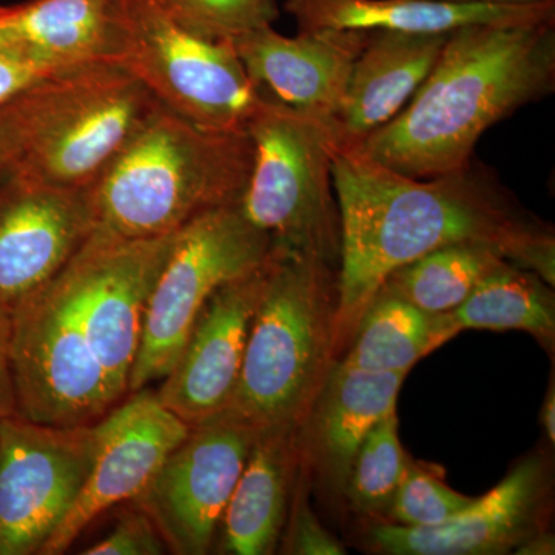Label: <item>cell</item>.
I'll return each mask as SVG.
<instances>
[{"label":"cell","instance_id":"1","mask_svg":"<svg viewBox=\"0 0 555 555\" xmlns=\"http://www.w3.org/2000/svg\"><path fill=\"white\" fill-rule=\"evenodd\" d=\"M332 178L341 224L337 352L393 270L449 244H489L509 264L554 286L553 232L474 163L411 178L335 147Z\"/></svg>","mask_w":555,"mask_h":555},{"label":"cell","instance_id":"2","mask_svg":"<svg viewBox=\"0 0 555 555\" xmlns=\"http://www.w3.org/2000/svg\"><path fill=\"white\" fill-rule=\"evenodd\" d=\"M554 89L555 20L456 28L411 101L350 152L411 178L462 170L486 130Z\"/></svg>","mask_w":555,"mask_h":555},{"label":"cell","instance_id":"3","mask_svg":"<svg viewBox=\"0 0 555 555\" xmlns=\"http://www.w3.org/2000/svg\"><path fill=\"white\" fill-rule=\"evenodd\" d=\"M251 166L247 131L203 129L160 107L91 185L94 229L127 240L178 232L240 204Z\"/></svg>","mask_w":555,"mask_h":555},{"label":"cell","instance_id":"4","mask_svg":"<svg viewBox=\"0 0 555 555\" xmlns=\"http://www.w3.org/2000/svg\"><path fill=\"white\" fill-rule=\"evenodd\" d=\"M337 309V268L272 250L225 414L257 433L298 429L334 364Z\"/></svg>","mask_w":555,"mask_h":555},{"label":"cell","instance_id":"5","mask_svg":"<svg viewBox=\"0 0 555 555\" xmlns=\"http://www.w3.org/2000/svg\"><path fill=\"white\" fill-rule=\"evenodd\" d=\"M163 107L116 62L61 69L2 105L14 173L87 190Z\"/></svg>","mask_w":555,"mask_h":555},{"label":"cell","instance_id":"6","mask_svg":"<svg viewBox=\"0 0 555 555\" xmlns=\"http://www.w3.org/2000/svg\"><path fill=\"white\" fill-rule=\"evenodd\" d=\"M254 166L240 208L272 250L310 255L338 269L341 224L331 131L262 93L247 124Z\"/></svg>","mask_w":555,"mask_h":555},{"label":"cell","instance_id":"7","mask_svg":"<svg viewBox=\"0 0 555 555\" xmlns=\"http://www.w3.org/2000/svg\"><path fill=\"white\" fill-rule=\"evenodd\" d=\"M116 64L163 107L203 129L247 131L261 101L232 42L185 30L159 0H129Z\"/></svg>","mask_w":555,"mask_h":555},{"label":"cell","instance_id":"8","mask_svg":"<svg viewBox=\"0 0 555 555\" xmlns=\"http://www.w3.org/2000/svg\"><path fill=\"white\" fill-rule=\"evenodd\" d=\"M270 255L268 233L244 217L240 204L204 211L179 229L150 297L129 393L166 377L207 299Z\"/></svg>","mask_w":555,"mask_h":555},{"label":"cell","instance_id":"9","mask_svg":"<svg viewBox=\"0 0 555 555\" xmlns=\"http://www.w3.org/2000/svg\"><path fill=\"white\" fill-rule=\"evenodd\" d=\"M10 358L17 415L40 425H94L124 400L61 273L11 313Z\"/></svg>","mask_w":555,"mask_h":555},{"label":"cell","instance_id":"10","mask_svg":"<svg viewBox=\"0 0 555 555\" xmlns=\"http://www.w3.org/2000/svg\"><path fill=\"white\" fill-rule=\"evenodd\" d=\"M93 425L0 418V555L39 554L89 477Z\"/></svg>","mask_w":555,"mask_h":555},{"label":"cell","instance_id":"11","mask_svg":"<svg viewBox=\"0 0 555 555\" xmlns=\"http://www.w3.org/2000/svg\"><path fill=\"white\" fill-rule=\"evenodd\" d=\"M175 235L127 240L94 229L61 272L91 346L124 398Z\"/></svg>","mask_w":555,"mask_h":555},{"label":"cell","instance_id":"12","mask_svg":"<svg viewBox=\"0 0 555 555\" xmlns=\"http://www.w3.org/2000/svg\"><path fill=\"white\" fill-rule=\"evenodd\" d=\"M257 436L225 412L190 427L131 502L158 528L169 553L204 555L211 550Z\"/></svg>","mask_w":555,"mask_h":555},{"label":"cell","instance_id":"13","mask_svg":"<svg viewBox=\"0 0 555 555\" xmlns=\"http://www.w3.org/2000/svg\"><path fill=\"white\" fill-rule=\"evenodd\" d=\"M94 451L89 477L67 517L47 540L39 555L67 553L102 514L133 502L190 426L160 403L158 393L130 392L94 423Z\"/></svg>","mask_w":555,"mask_h":555},{"label":"cell","instance_id":"14","mask_svg":"<svg viewBox=\"0 0 555 555\" xmlns=\"http://www.w3.org/2000/svg\"><path fill=\"white\" fill-rule=\"evenodd\" d=\"M96 228L90 189L0 179V312L10 317L49 286Z\"/></svg>","mask_w":555,"mask_h":555},{"label":"cell","instance_id":"15","mask_svg":"<svg viewBox=\"0 0 555 555\" xmlns=\"http://www.w3.org/2000/svg\"><path fill=\"white\" fill-rule=\"evenodd\" d=\"M269 261L214 292L173 367L160 379V403L190 427L221 414L232 401Z\"/></svg>","mask_w":555,"mask_h":555},{"label":"cell","instance_id":"16","mask_svg":"<svg viewBox=\"0 0 555 555\" xmlns=\"http://www.w3.org/2000/svg\"><path fill=\"white\" fill-rule=\"evenodd\" d=\"M545 462L529 456L488 494L437 526L378 524L369 531L374 550L389 555H500L517 550L540 528L550 491Z\"/></svg>","mask_w":555,"mask_h":555},{"label":"cell","instance_id":"17","mask_svg":"<svg viewBox=\"0 0 555 555\" xmlns=\"http://www.w3.org/2000/svg\"><path fill=\"white\" fill-rule=\"evenodd\" d=\"M367 35L324 28L287 38L269 25L232 43L259 91L332 131Z\"/></svg>","mask_w":555,"mask_h":555},{"label":"cell","instance_id":"18","mask_svg":"<svg viewBox=\"0 0 555 555\" xmlns=\"http://www.w3.org/2000/svg\"><path fill=\"white\" fill-rule=\"evenodd\" d=\"M448 36L369 31L332 126L337 149L357 147L396 118L433 72Z\"/></svg>","mask_w":555,"mask_h":555},{"label":"cell","instance_id":"19","mask_svg":"<svg viewBox=\"0 0 555 555\" xmlns=\"http://www.w3.org/2000/svg\"><path fill=\"white\" fill-rule=\"evenodd\" d=\"M408 372L357 371L332 364L297 429L299 456L345 491L358 448L372 427L393 414Z\"/></svg>","mask_w":555,"mask_h":555},{"label":"cell","instance_id":"20","mask_svg":"<svg viewBox=\"0 0 555 555\" xmlns=\"http://www.w3.org/2000/svg\"><path fill=\"white\" fill-rule=\"evenodd\" d=\"M298 31L358 30L440 35L478 24L555 20V0L532 5H476L436 0H284Z\"/></svg>","mask_w":555,"mask_h":555},{"label":"cell","instance_id":"21","mask_svg":"<svg viewBox=\"0 0 555 555\" xmlns=\"http://www.w3.org/2000/svg\"><path fill=\"white\" fill-rule=\"evenodd\" d=\"M129 0H28L0 7V31L51 68L116 62Z\"/></svg>","mask_w":555,"mask_h":555},{"label":"cell","instance_id":"22","mask_svg":"<svg viewBox=\"0 0 555 555\" xmlns=\"http://www.w3.org/2000/svg\"><path fill=\"white\" fill-rule=\"evenodd\" d=\"M299 465L297 429L258 433L219 526L224 553H275Z\"/></svg>","mask_w":555,"mask_h":555},{"label":"cell","instance_id":"23","mask_svg":"<svg viewBox=\"0 0 555 555\" xmlns=\"http://www.w3.org/2000/svg\"><path fill=\"white\" fill-rule=\"evenodd\" d=\"M448 341L467 328L520 331L553 350L555 298L553 286L516 266L503 264L483 278L469 297L451 312L438 313Z\"/></svg>","mask_w":555,"mask_h":555},{"label":"cell","instance_id":"24","mask_svg":"<svg viewBox=\"0 0 555 555\" xmlns=\"http://www.w3.org/2000/svg\"><path fill=\"white\" fill-rule=\"evenodd\" d=\"M438 315L378 292L364 309L339 363L357 371L408 372L427 353L447 343Z\"/></svg>","mask_w":555,"mask_h":555},{"label":"cell","instance_id":"25","mask_svg":"<svg viewBox=\"0 0 555 555\" xmlns=\"http://www.w3.org/2000/svg\"><path fill=\"white\" fill-rule=\"evenodd\" d=\"M503 264L505 258L489 244H449L393 270L378 292L438 315L462 305L483 278Z\"/></svg>","mask_w":555,"mask_h":555},{"label":"cell","instance_id":"26","mask_svg":"<svg viewBox=\"0 0 555 555\" xmlns=\"http://www.w3.org/2000/svg\"><path fill=\"white\" fill-rule=\"evenodd\" d=\"M408 456L398 437L396 412L372 427L358 448L343 494L358 514L378 516L389 513Z\"/></svg>","mask_w":555,"mask_h":555},{"label":"cell","instance_id":"27","mask_svg":"<svg viewBox=\"0 0 555 555\" xmlns=\"http://www.w3.org/2000/svg\"><path fill=\"white\" fill-rule=\"evenodd\" d=\"M185 30L215 42H232L280 17L276 0H159Z\"/></svg>","mask_w":555,"mask_h":555},{"label":"cell","instance_id":"28","mask_svg":"<svg viewBox=\"0 0 555 555\" xmlns=\"http://www.w3.org/2000/svg\"><path fill=\"white\" fill-rule=\"evenodd\" d=\"M473 500L474 496L460 494L443 483L441 478L408 460L406 470L387 516L392 517V524L427 528L454 517Z\"/></svg>","mask_w":555,"mask_h":555},{"label":"cell","instance_id":"29","mask_svg":"<svg viewBox=\"0 0 555 555\" xmlns=\"http://www.w3.org/2000/svg\"><path fill=\"white\" fill-rule=\"evenodd\" d=\"M169 553L158 528L133 505L104 539L80 551L86 555H159Z\"/></svg>","mask_w":555,"mask_h":555},{"label":"cell","instance_id":"30","mask_svg":"<svg viewBox=\"0 0 555 555\" xmlns=\"http://www.w3.org/2000/svg\"><path fill=\"white\" fill-rule=\"evenodd\" d=\"M56 72L0 31V105Z\"/></svg>","mask_w":555,"mask_h":555},{"label":"cell","instance_id":"31","mask_svg":"<svg viewBox=\"0 0 555 555\" xmlns=\"http://www.w3.org/2000/svg\"><path fill=\"white\" fill-rule=\"evenodd\" d=\"M284 553L299 555H343L345 546L320 524L308 499L299 491L292 507Z\"/></svg>","mask_w":555,"mask_h":555},{"label":"cell","instance_id":"32","mask_svg":"<svg viewBox=\"0 0 555 555\" xmlns=\"http://www.w3.org/2000/svg\"><path fill=\"white\" fill-rule=\"evenodd\" d=\"M17 414L10 358V317L0 312V418Z\"/></svg>","mask_w":555,"mask_h":555},{"label":"cell","instance_id":"33","mask_svg":"<svg viewBox=\"0 0 555 555\" xmlns=\"http://www.w3.org/2000/svg\"><path fill=\"white\" fill-rule=\"evenodd\" d=\"M13 139H11L9 126H7L5 116H3L2 105H0V179L10 175L13 171Z\"/></svg>","mask_w":555,"mask_h":555},{"label":"cell","instance_id":"34","mask_svg":"<svg viewBox=\"0 0 555 555\" xmlns=\"http://www.w3.org/2000/svg\"><path fill=\"white\" fill-rule=\"evenodd\" d=\"M516 554L525 555H546L554 554V537L545 531L537 532L529 537L520 546L517 547Z\"/></svg>","mask_w":555,"mask_h":555},{"label":"cell","instance_id":"35","mask_svg":"<svg viewBox=\"0 0 555 555\" xmlns=\"http://www.w3.org/2000/svg\"><path fill=\"white\" fill-rule=\"evenodd\" d=\"M542 423H543V427H545L547 440H550L551 443H554V441H555V390H554V386H551L550 390H547L545 404H543V409H542Z\"/></svg>","mask_w":555,"mask_h":555},{"label":"cell","instance_id":"36","mask_svg":"<svg viewBox=\"0 0 555 555\" xmlns=\"http://www.w3.org/2000/svg\"><path fill=\"white\" fill-rule=\"evenodd\" d=\"M448 3H476V5H532V3L551 2V0H436Z\"/></svg>","mask_w":555,"mask_h":555}]
</instances>
